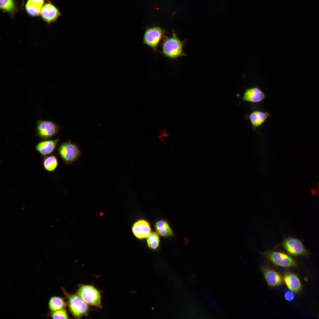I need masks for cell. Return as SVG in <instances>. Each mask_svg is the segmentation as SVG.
Here are the masks:
<instances>
[{
	"mask_svg": "<svg viewBox=\"0 0 319 319\" xmlns=\"http://www.w3.org/2000/svg\"><path fill=\"white\" fill-rule=\"evenodd\" d=\"M154 227L156 232L162 237H168L174 235L170 224L165 220L160 219L157 221L155 223Z\"/></svg>",
	"mask_w": 319,
	"mask_h": 319,
	"instance_id": "cell-16",
	"label": "cell"
},
{
	"mask_svg": "<svg viewBox=\"0 0 319 319\" xmlns=\"http://www.w3.org/2000/svg\"><path fill=\"white\" fill-rule=\"evenodd\" d=\"M131 229L134 235L139 239L146 238L151 231L149 223L143 219L136 221L133 224Z\"/></svg>",
	"mask_w": 319,
	"mask_h": 319,
	"instance_id": "cell-9",
	"label": "cell"
},
{
	"mask_svg": "<svg viewBox=\"0 0 319 319\" xmlns=\"http://www.w3.org/2000/svg\"><path fill=\"white\" fill-rule=\"evenodd\" d=\"M40 15L45 21L49 23L56 21L61 15V13L55 6L48 3L43 6Z\"/></svg>",
	"mask_w": 319,
	"mask_h": 319,
	"instance_id": "cell-12",
	"label": "cell"
},
{
	"mask_svg": "<svg viewBox=\"0 0 319 319\" xmlns=\"http://www.w3.org/2000/svg\"><path fill=\"white\" fill-rule=\"evenodd\" d=\"M57 151L58 155L64 162L68 165L78 160L82 155L78 145L70 141L60 145Z\"/></svg>",
	"mask_w": 319,
	"mask_h": 319,
	"instance_id": "cell-2",
	"label": "cell"
},
{
	"mask_svg": "<svg viewBox=\"0 0 319 319\" xmlns=\"http://www.w3.org/2000/svg\"><path fill=\"white\" fill-rule=\"evenodd\" d=\"M265 93L257 87H254L246 89L242 97L243 100L252 103H258L266 98Z\"/></svg>",
	"mask_w": 319,
	"mask_h": 319,
	"instance_id": "cell-13",
	"label": "cell"
},
{
	"mask_svg": "<svg viewBox=\"0 0 319 319\" xmlns=\"http://www.w3.org/2000/svg\"><path fill=\"white\" fill-rule=\"evenodd\" d=\"M59 140V139L43 140L36 144L35 149L43 157L49 155L54 151Z\"/></svg>",
	"mask_w": 319,
	"mask_h": 319,
	"instance_id": "cell-11",
	"label": "cell"
},
{
	"mask_svg": "<svg viewBox=\"0 0 319 319\" xmlns=\"http://www.w3.org/2000/svg\"><path fill=\"white\" fill-rule=\"evenodd\" d=\"M70 311L75 318H80L88 312V305L77 294H66Z\"/></svg>",
	"mask_w": 319,
	"mask_h": 319,
	"instance_id": "cell-6",
	"label": "cell"
},
{
	"mask_svg": "<svg viewBox=\"0 0 319 319\" xmlns=\"http://www.w3.org/2000/svg\"><path fill=\"white\" fill-rule=\"evenodd\" d=\"M59 125L49 120H38L36 122V135L42 140L48 139L57 134L60 130Z\"/></svg>",
	"mask_w": 319,
	"mask_h": 319,
	"instance_id": "cell-5",
	"label": "cell"
},
{
	"mask_svg": "<svg viewBox=\"0 0 319 319\" xmlns=\"http://www.w3.org/2000/svg\"><path fill=\"white\" fill-rule=\"evenodd\" d=\"M292 291H287L284 294L285 298L287 300L291 301L293 300L294 298V295Z\"/></svg>",
	"mask_w": 319,
	"mask_h": 319,
	"instance_id": "cell-23",
	"label": "cell"
},
{
	"mask_svg": "<svg viewBox=\"0 0 319 319\" xmlns=\"http://www.w3.org/2000/svg\"><path fill=\"white\" fill-rule=\"evenodd\" d=\"M42 164L45 170L49 172H52L57 169L58 161L55 155L50 154L43 157Z\"/></svg>",
	"mask_w": 319,
	"mask_h": 319,
	"instance_id": "cell-18",
	"label": "cell"
},
{
	"mask_svg": "<svg viewBox=\"0 0 319 319\" xmlns=\"http://www.w3.org/2000/svg\"><path fill=\"white\" fill-rule=\"evenodd\" d=\"M44 0H28L25 5L26 12L32 17L40 14L44 3Z\"/></svg>",
	"mask_w": 319,
	"mask_h": 319,
	"instance_id": "cell-17",
	"label": "cell"
},
{
	"mask_svg": "<svg viewBox=\"0 0 319 319\" xmlns=\"http://www.w3.org/2000/svg\"><path fill=\"white\" fill-rule=\"evenodd\" d=\"M50 316L53 319H68V315L65 309L51 312Z\"/></svg>",
	"mask_w": 319,
	"mask_h": 319,
	"instance_id": "cell-22",
	"label": "cell"
},
{
	"mask_svg": "<svg viewBox=\"0 0 319 319\" xmlns=\"http://www.w3.org/2000/svg\"><path fill=\"white\" fill-rule=\"evenodd\" d=\"M282 245L291 255L308 256L309 255V252L305 247L302 242L297 238L292 237L287 238L283 241Z\"/></svg>",
	"mask_w": 319,
	"mask_h": 319,
	"instance_id": "cell-8",
	"label": "cell"
},
{
	"mask_svg": "<svg viewBox=\"0 0 319 319\" xmlns=\"http://www.w3.org/2000/svg\"><path fill=\"white\" fill-rule=\"evenodd\" d=\"M283 279L287 287L292 292H297L301 289L300 281L295 274L290 272L286 273L284 274Z\"/></svg>",
	"mask_w": 319,
	"mask_h": 319,
	"instance_id": "cell-15",
	"label": "cell"
},
{
	"mask_svg": "<svg viewBox=\"0 0 319 319\" xmlns=\"http://www.w3.org/2000/svg\"><path fill=\"white\" fill-rule=\"evenodd\" d=\"M264 255L274 264L284 267H295L297 264L295 260L284 253L278 251H268Z\"/></svg>",
	"mask_w": 319,
	"mask_h": 319,
	"instance_id": "cell-7",
	"label": "cell"
},
{
	"mask_svg": "<svg viewBox=\"0 0 319 319\" xmlns=\"http://www.w3.org/2000/svg\"><path fill=\"white\" fill-rule=\"evenodd\" d=\"M159 235L157 232L153 231L146 238L147 245L149 248L153 250L158 248L160 241Z\"/></svg>",
	"mask_w": 319,
	"mask_h": 319,
	"instance_id": "cell-20",
	"label": "cell"
},
{
	"mask_svg": "<svg viewBox=\"0 0 319 319\" xmlns=\"http://www.w3.org/2000/svg\"><path fill=\"white\" fill-rule=\"evenodd\" d=\"M66 305L64 299L58 296L51 297L48 303V307L51 312L65 309Z\"/></svg>",
	"mask_w": 319,
	"mask_h": 319,
	"instance_id": "cell-19",
	"label": "cell"
},
{
	"mask_svg": "<svg viewBox=\"0 0 319 319\" xmlns=\"http://www.w3.org/2000/svg\"><path fill=\"white\" fill-rule=\"evenodd\" d=\"M261 270L265 281L269 286L274 287L282 284L283 278L279 273L266 266L262 267Z\"/></svg>",
	"mask_w": 319,
	"mask_h": 319,
	"instance_id": "cell-10",
	"label": "cell"
},
{
	"mask_svg": "<svg viewBox=\"0 0 319 319\" xmlns=\"http://www.w3.org/2000/svg\"><path fill=\"white\" fill-rule=\"evenodd\" d=\"M78 295L87 305L101 307V295L98 290L92 285H83L79 288Z\"/></svg>",
	"mask_w": 319,
	"mask_h": 319,
	"instance_id": "cell-4",
	"label": "cell"
},
{
	"mask_svg": "<svg viewBox=\"0 0 319 319\" xmlns=\"http://www.w3.org/2000/svg\"><path fill=\"white\" fill-rule=\"evenodd\" d=\"M271 116L268 112L260 110H255L248 115V118L254 130L261 126Z\"/></svg>",
	"mask_w": 319,
	"mask_h": 319,
	"instance_id": "cell-14",
	"label": "cell"
},
{
	"mask_svg": "<svg viewBox=\"0 0 319 319\" xmlns=\"http://www.w3.org/2000/svg\"><path fill=\"white\" fill-rule=\"evenodd\" d=\"M186 40H181L178 35L173 31L170 37L167 36L162 40L161 53L166 57L176 59L185 56L183 48Z\"/></svg>",
	"mask_w": 319,
	"mask_h": 319,
	"instance_id": "cell-1",
	"label": "cell"
},
{
	"mask_svg": "<svg viewBox=\"0 0 319 319\" xmlns=\"http://www.w3.org/2000/svg\"><path fill=\"white\" fill-rule=\"evenodd\" d=\"M166 36L163 29L159 27H151L145 30L142 44L150 47L154 52H157L159 43Z\"/></svg>",
	"mask_w": 319,
	"mask_h": 319,
	"instance_id": "cell-3",
	"label": "cell"
},
{
	"mask_svg": "<svg viewBox=\"0 0 319 319\" xmlns=\"http://www.w3.org/2000/svg\"><path fill=\"white\" fill-rule=\"evenodd\" d=\"M0 7L3 11L13 14L16 10L14 0H0Z\"/></svg>",
	"mask_w": 319,
	"mask_h": 319,
	"instance_id": "cell-21",
	"label": "cell"
}]
</instances>
